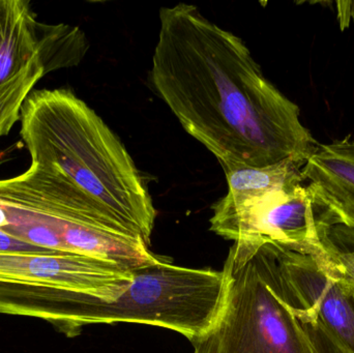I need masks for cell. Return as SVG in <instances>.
I'll list each match as a JSON object with an SVG mask.
<instances>
[{
  "label": "cell",
  "mask_w": 354,
  "mask_h": 353,
  "mask_svg": "<svg viewBox=\"0 0 354 353\" xmlns=\"http://www.w3.org/2000/svg\"><path fill=\"white\" fill-rule=\"evenodd\" d=\"M151 79L225 173L285 161L304 166L317 147L299 106L264 76L247 44L194 4L160 8Z\"/></svg>",
  "instance_id": "6da1fadb"
},
{
  "label": "cell",
  "mask_w": 354,
  "mask_h": 353,
  "mask_svg": "<svg viewBox=\"0 0 354 353\" xmlns=\"http://www.w3.org/2000/svg\"><path fill=\"white\" fill-rule=\"evenodd\" d=\"M31 163L51 168L93 205L108 231L151 245L157 211L130 153L72 89H35L21 111Z\"/></svg>",
  "instance_id": "7a4b0ae2"
},
{
  "label": "cell",
  "mask_w": 354,
  "mask_h": 353,
  "mask_svg": "<svg viewBox=\"0 0 354 353\" xmlns=\"http://www.w3.org/2000/svg\"><path fill=\"white\" fill-rule=\"evenodd\" d=\"M224 305L193 353H354L285 275L274 245H234Z\"/></svg>",
  "instance_id": "3957f363"
},
{
  "label": "cell",
  "mask_w": 354,
  "mask_h": 353,
  "mask_svg": "<svg viewBox=\"0 0 354 353\" xmlns=\"http://www.w3.org/2000/svg\"><path fill=\"white\" fill-rule=\"evenodd\" d=\"M132 284L115 300L82 294L73 313L71 338L93 325L137 323L180 334L189 342L212 327L224 305V269H191L161 257L134 269Z\"/></svg>",
  "instance_id": "277c9868"
},
{
  "label": "cell",
  "mask_w": 354,
  "mask_h": 353,
  "mask_svg": "<svg viewBox=\"0 0 354 353\" xmlns=\"http://www.w3.org/2000/svg\"><path fill=\"white\" fill-rule=\"evenodd\" d=\"M228 192L212 205L210 230L241 248H295L320 242L301 166L285 161L225 173Z\"/></svg>",
  "instance_id": "5b68a950"
},
{
  "label": "cell",
  "mask_w": 354,
  "mask_h": 353,
  "mask_svg": "<svg viewBox=\"0 0 354 353\" xmlns=\"http://www.w3.org/2000/svg\"><path fill=\"white\" fill-rule=\"evenodd\" d=\"M133 280V271L86 255L0 251V315L45 321L68 338L80 294L115 300Z\"/></svg>",
  "instance_id": "8992f818"
},
{
  "label": "cell",
  "mask_w": 354,
  "mask_h": 353,
  "mask_svg": "<svg viewBox=\"0 0 354 353\" xmlns=\"http://www.w3.org/2000/svg\"><path fill=\"white\" fill-rule=\"evenodd\" d=\"M39 24L28 0H0V138L20 122L25 101L47 75Z\"/></svg>",
  "instance_id": "52a82bcc"
},
{
  "label": "cell",
  "mask_w": 354,
  "mask_h": 353,
  "mask_svg": "<svg viewBox=\"0 0 354 353\" xmlns=\"http://www.w3.org/2000/svg\"><path fill=\"white\" fill-rule=\"evenodd\" d=\"M274 246L289 281L354 352V289L335 271L322 244Z\"/></svg>",
  "instance_id": "ba28073f"
},
{
  "label": "cell",
  "mask_w": 354,
  "mask_h": 353,
  "mask_svg": "<svg viewBox=\"0 0 354 353\" xmlns=\"http://www.w3.org/2000/svg\"><path fill=\"white\" fill-rule=\"evenodd\" d=\"M318 229L354 236V141L318 144L301 167Z\"/></svg>",
  "instance_id": "9c48e42d"
},
{
  "label": "cell",
  "mask_w": 354,
  "mask_h": 353,
  "mask_svg": "<svg viewBox=\"0 0 354 353\" xmlns=\"http://www.w3.org/2000/svg\"><path fill=\"white\" fill-rule=\"evenodd\" d=\"M320 244L335 271L354 289V236L335 230H318Z\"/></svg>",
  "instance_id": "30bf717a"
},
{
  "label": "cell",
  "mask_w": 354,
  "mask_h": 353,
  "mask_svg": "<svg viewBox=\"0 0 354 353\" xmlns=\"http://www.w3.org/2000/svg\"><path fill=\"white\" fill-rule=\"evenodd\" d=\"M46 249L29 244L0 229V251L2 252H35Z\"/></svg>",
  "instance_id": "8fae6325"
}]
</instances>
